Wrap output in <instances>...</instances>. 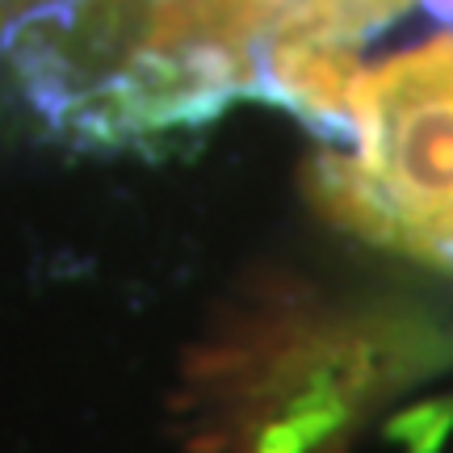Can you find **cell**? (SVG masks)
Here are the masks:
<instances>
[{
    "label": "cell",
    "mask_w": 453,
    "mask_h": 453,
    "mask_svg": "<svg viewBox=\"0 0 453 453\" xmlns=\"http://www.w3.org/2000/svg\"><path fill=\"white\" fill-rule=\"evenodd\" d=\"M365 332L257 311L197 353L185 416L206 453H327L373 387Z\"/></svg>",
    "instance_id": "cell-1"
}]
</instances>
